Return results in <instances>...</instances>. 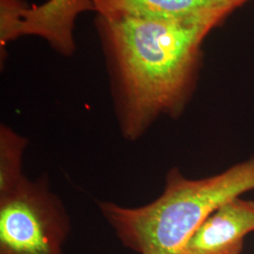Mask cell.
I'll return each mask as SVG.
<instances>
[{
  "instance_id": "obj_1",
  "label": "cell",
  "mask_w": 254,
  "mask_h": 254,
  "mask_svg": "<svg viewBox=\"0 0 254 254\" xmlns=\"http://www.w3.org/2000/svg\"><path fill=\"white\" fill-rule=\"evenodd\" d=\"M227 16L105 18L94 25L122 136L136 141L163 116L178 118L195 91L201 46Z\"/></svg>"
},
{
  "instance_id": "obj_5",
  "label": "cell",
  "mask_w": 254,
  "mask_h": 254,
  "mask_svg": "<svg viewBox=\"0 0 254 254\" xmlns=\"http://www.w3.org/2000/svg\"><path fill=\"white\" fill-rule=\"evenodd\" d=\"M254 232V200L237 197L214 211L180 254H241L244 239Z\"/></svg>"
},
{
  "instance_id": "obj_6",
  "label": "cell",
  "mask_w": 254,
  "mask_h": 254,
  "mask_svg": "<svg viewBox=\"0 0 254 254\" xmlns=\"http://www.w3.org/2000/svg\"><path fill=\"white\" fill-rule=\"evenodd\" d=\"M248 0H91L92 11L105 18L188 20L228 16Z\"/></svg>"
},
{
  "instance_id": "obj_2",
  "label": "cell",
  "mask_w": 254,
  "mask_h": 254,
  "mask_svg": "<svg viewBox=\"0 0 254 254\" xmlns=\"http://www.w3.org/2000/svg\"><path fill=\"white\" fill-rule=\"evenodd\" d=\"M254 190V156L222 173L190 179L173 168L163 192L152 202L128 207L99 201L101 215L119 241L136 254H180L200 224L216 211Z\"/></svg>"
},
{
  "instance_id": "obj_7",
  "label": "cell",
  "mask_w": 254,
  "mask_h": 254,
  "mask_svg": "<svg viewBox=\"0 0 254 254\" xmlns=\"http://www.w3.org/2000/svg\"><path fill=\"white\" fill-rule=\"evenodd\" d=\"M28 146L27 136L11 127L0 126V196L12 190L23 177V159Z\"/></svg>"
},
{
  "instance_id": "obj_4",
  "label": "cell",
  "mask_w": 254,
  "mask_h": 254,
  "mask_svg": "<svg viewBox=\"0 0 254 254\" xmlns=\"http://www.w3.org/2000/svg\"><path fill=\"white\" fill-rule=\"evenodd\" d=\"M88 10H93L91 0H47L39 6H29L24 0H0L1 52L10 41L35 35L58 53L72 56L75 19Z\"/></svg>"
},
{
  "instance_id": "obj_3",
  "label": "cell",
  "mask_w": 254,
  "mask_h": 254,
  "mask_svg": "<svg viewBox=\"0 0 254 254\" xmlns=\"http://www.w3.org/2000/svg\"><path fill=\"white\" fill-rule=\"evenodd\" d=\"M72 221L47 174L0 196V254H64Z\"/></svg>"
}]
</instances>
